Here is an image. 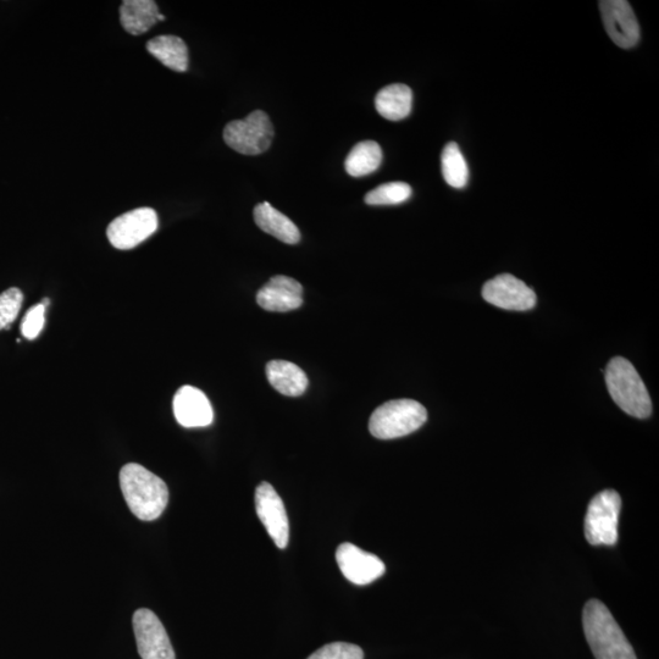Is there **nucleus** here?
I'll use <instances>...</instances> for the list:
<instances>
[{"instance_id":"obj_18","label":"nucleus","mask_w":659,"mask_h":659,"mask_svg":"<svg viewBox=\"0 0 659 659\" xmlns=\"http://www.w3.org/2000/svg\"><path fill=\"white\" fill-rule=\"evenodd\" d=\"M413 92L403 83L386 86L376 94L375 108L378 113L390 121L406 119L412 112Z\"/></svg>"},{"instance_id":"obj_17","label":"nucleus","mask_w":659,"mask_h":659,"mask_svg":"<svg viewBox=\"0 0 659 659\" xmlns=\"http://www.w3.org/2000/svg\"><path fill=\"white\" fill-rule=\"evenodd\" d=\"M267 376L270 385L289 397H298L306 392L308 378L298 365L287 361H271L267 365Z\"/></svg>"},{"instance_id":"obj_9","label":"nucleus","mask_w":659,"mask_h":659,"mask_svg":"<svg viewBox=\"0 0 659 659\" xmlns=\"http://www.w3.org/2000/svg\"><path fill=\"white\" fill-rule=\"evenodd\" d=\"M483 297L492 306L525 312L536 306L535 292L522 280L511 274H502L486 282Z\"/></svg>"},{"instance_id":"obj_4","label":"nucleus","mask_w":659,"mask_h":659,"mask_svg":"<svg viewBox=\"0 0 659 659\" xmlns=\"http://www.w3.org/2000/svg\"><path fill=\"white\" fill-rule=\"evenodd\" d=\"M428 420L423 404L414 400H393L375 409L369 422L371 435L380 440H393L419 430Z\"/></svg>"},{"instance_id":"obj_19","label":"nucleus","mask_w":659,"mask_h":659,"mask_svg":"<svg viewBox=\"0 0 659 659\" xmlns=\"http://www.w3.org/2000/svg\"><path fill=\"white\" fill-rule=\"evenodd\" d=\"M147 51L160 63L177 73H185L188 69V48L182 38L176 36H159L148 41Z\"/></svg>"},{"instance_id":"obj_7","label":"nucleus","mask_w":659,"mask_h":659,"mask_svg":"<svg viewBox=\"0 0 659 659\" xmlns=\"http://www.w3.org/2000/svg\"><path fill=\"white\" fill-rule=\"evenodd\" d=\"M158 215L152 208L131 210L109 224L107 236L112 246L127 251L140 246L158 230Z\"/></svg>"},{"instance_id":"obj_25","label":"nucleus","mask_w":659,"mask_h":659,"mask_svg":"<svg viewBox=\"0 0 659 659\" xmlns=\"http://www.w3.org/2000/svg\"><path fill=\"white\" fill-rule=\"evenodd\" d=\"M361 647L347 642H334L314 652L308 659H363Z\"/></svg>"},{"instance_id":"obj_3","label":"nucleus","mask_w":659,"mask_h":659,"mask_svg":"<svg viewBox=\"0 0 659 659\" xmlns=\"http://www.w3.org/2000/svg\"><path fill=\"white\" fill-rule=\"evenodd\" d=\"M609 395L617 406L631 417L646 419L652 413V402L638 370L628 359L614 357L606 369Z\"/></svg>"},{"instance_id":"obj_10","label":"nucleus","mask_w":659,"mask_h":659,"mask_svg":"<svg viewBox=\"0 0 659 659\" xmlns=\"http://www.w3.org/2000/svg\"><path fill=\"white\" fill-rule=\"evenodd\" d=\"M256 511L275 545L284 550L290 540L289 517L284 501L269 483H262L257 487Z\"/></svg>"},{"instance_id":"obj_11","label":"nucleus","mask_w":659,"mask_h":659,"mask_svg":"<svg viewBox=\"0 0 659 659\" xmlns=\"http://www.w3.org/2000/svg\"><path fill=\"white\" fill-rule=\"evenodd\" d=\"M598 4L603 24L614 44L623 49L635 47L640 41V26L630 3L627 0H602Z\"/></svg>"},{"instance_id":"obj_22","label":"nucleus","mask_w":659,"mask_h":659,"mask_svg":"<svg viewBox=\"0 0 659 659\" xmlns=\"http://www.w3.org/2000/svg\"><path fill=\"white\" fill-rule=\"evenodd\" d=\"M412 197V187L406 182H390L370 191L365 196V203L369 206H396L408 201Z\"/></svg>"},{"instance_id":"obj_5","label":"nucleus","mask_w":659,"mask_h":659,"mask_svg":"<svg viewBox=\"0 0 659 659\" xmlns=\"http://www.w3.org/2000/svg\"><path fill=\"white\" fill-rule=\"evenodd\" d=\"M622 498L614 490L596 495L585 518V536L590 545L613 546L618 541V519Z\"/></svg>"},{"instance_id":"obj_1","label":"nucleus","mask_w":659,"mask_h":659,"mask_svg":"<svg viewBox=\"0 0 659 659\" xmlns=\"http://www.w3.org/2000/svg\"><path fill=\"white\" fill-rule=\"evenodd\" d=\"M120 487L130 511L145 522L158 519L168 506V486L140 464H126L120 470Z\"/></svg>"},{"instance_id":"obj_15","label":"nucleus","mask_w":659,"mask_h":659,"mask_svg":"<svg viewBox=\"0 0 659 659\" xmlns=\"http://www.w3.org/2000/svg\"><path fill=\"white\" fill-rule=\"evenodd\" d=\"M253 214L259 229L278 238L279 241L287 245H296L301 241V232L296 224L268 202L258 204Z\"/></svg>"},{"instance_id":"obj_8","label":"nucleus","mask_w":659,"mask_h":659,"mask_svg":"<svg viewBox=\"0 0 659 659\" xmlns=\"http://www.w3.org/2000/svg\"><path fill=\"white\" fill-rule=\"evenodd\" d=\"M132 623L142 659H176L168 633L152 611L147 608L137 609Z\"/></svg>"},{"instance_id":"obj_14","label":"nucleus","mask_w":659,"mask_h":659,"mask_svg":"<svg viewBox=\"0 0 659 659\" xmlns=\"http://www.w3.org/2000/svg\"><path fill=\"white\" fill-rule=\"evenodd\" d=\"M257 302L268 312H291L302 307L303 287L289 276H274L258 291Z\"/></svg>"},{"instance_id":"obj_23","label":"nucleus","mask_w":659,"mask_h":659,"mask_svg":"<svg viewBox=\"0 0 659 659\" xmlns=\"http://www.w3.org/2000/svg\"><path fill=\"white\" fill-rule=\"evenodd\" d=\"M24 295L16 287L0 293V330L9 328L18 318Z\"/></svg>"},{"instance_id":"obj_21","label":"nucleus","mask_w":659,"mask_h":659,"mask_svg":"<svg viewBox=\"0 0 659 659\" xmlns=\"http://www.w3.org/2000/svg\"><path fill=\"white\" fill-rule=\"evenodd\" d=\"M443 179L453 188H463L468 184L469 170L457 143L450 142L441 155Z\"/></svg>"},{"instance_id":"obj_16","label":"nucleus","mask_w":659,"mask_h":659,"mask_svg":"<svg viewBox=\"0 0 659 659\" xmlns=\"http://www.w3.org/2000/svg\"><path fill=\"white\" fill-rule=\"evenodd\" d=\"M160 15L154 0H125L120 7V22L132 36H140L157 24Z\"/></svg>"},{"instance_id":"obj_24","label":"nucleus","mask_w":659,"mask_h":659,"mask_svg":"<svg viewBox=\"0 0 659 659\" xmlns=\"http://www.w3.org/2000/svg\"><path fill=\"white\" fill-rule=\"evenodd\" d=\"M48 299L40 304H36L29 312L26 313L24 321L21 324V334L27 340H35L43 330L44 323H46V309L48 307Z\"/></svg>"},{"instance_id":"obj_20","label":"nucleus","mask_w":659,"mask_h":659,"mask_svg":"<svg viewBox=\"0 0 659 659\" xmlns=\"http://www.w3.org/2000/svg\"><path fill=\"white\" fill-rule=\"evenodd\" d=\"M382 149L375 141H363L354 146L345 162L348 175L362 177L380 168Z\"/></svg>"},{"instance_id":"obj_13","label":"nucleus","mask_w":659,"mask_h":659,"mask_svg":"<svg viewBox=\"0 0 659 659\" xmlns=\"http://www.w3.org/2000/svg\"><path fill=\"white\" fill-rule=\"evenodd\" d=\"M174 414L184 428H206L213 423L214 412L206 393L193 386H182L173 402Z\"/></svg>"},{"instance_id":"obj_2","label":"nucleus","mask_w":659,"mask_h":659,"mask_svg":"<svg viewBox=\"0 0 659 659\" xmlns=\"http://www.w3.org/2000/svg\"><path fill=\"white\" fill-rule=\"evenodd\" d=\"M583 624L586 640L596 659H638L616 619L601 601L586 603Z\"/></svg>"},{"instance_id":"obj_12","label":"nucleus","mask_w":659,"mask_h":659,"mask_svg":"<svg viewBox=\"0 0 659 659\" xmlns=\"http://www.w3.org/2000/svg\"><path fill=\"white\" fill-rule=\"evenodd\" d=\"M336 561L345 578L356 585L374 583L386 570L384 562L378 556L348 542L337 548Z\"/></svg>"},{"instance_id":"obj_6","label":"nucleus","mask_w":659,"mask_h":659,"mask_svg":"<svg viewBox=\"0 0 659 659\" xmlns=\"http://www.w3.org/2000/svg\"><path fill=\"white\" fill-rule=\"evenodd\" d=\"M273 138V124L262 110H256L246 119L231 121L224 129L226 145L243 155L267 152Z\"/></svg>"}]
</instances>
